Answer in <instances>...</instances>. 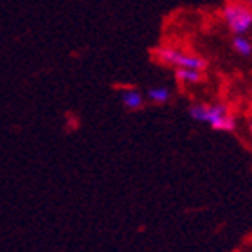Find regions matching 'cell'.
Segmentation results:
<instances>
[{
  "instance_id": "6da1fadb",
  "label": "cell",
  "mask_w": 252,
  "mask_h": 252,
  "mask_svg": "<svg viewBox=\"0 0 252 252\" xmlns=\"http://www.w3.org/2000/svg\"><path fill=\"white\" fill-rule=\"evenodd\" d=\"M189 116L196 123H205L216 131H234L236 117L225 103H194L189 106Z\"/></svg>"
},
{
  "instance_id": "7a4b0ae2",
  "label": "cell",
  "mask_w": 252,
  "mask_h": 252,
  "mask_svg": "<svg viewBox=\"0 0 252 252\" xmlns=\"http://www.w3.org/2000/svg\"><path fill=\"white\" fill-rule=\"evenodd\" d=\"M221 18L232 34H247L252 29V9L242 0L227 2L221 9Z\"/></svg>"
},
{
  "instance_id": "3957f363",
  "label": "cell",
  "mask_w": 252,
  "mask_h": 252,
  "mask_svg": "<svg viewBox=\"0 0 252 252\" xmlns=\"http://www.w3.org/2000/svg\"><path fill=\"white\" fill-rule=\"evenodd\" d=\"M155 58L164 65H171L175 68H194V70H202V72L207 68V60L205 58H202L198 54L180 51L177 47L155 49Z\"/></svg>"
},
{
  "instance_id": "277c9868",
  "label": "cell",
  "mask_w": 252,
  "mask_h": 252,
  "mask_svg": "<svg viewBox=\"0 0 252 252\" xmlns=\"http://www.w3.org/2000/svg\"><path fill=\"white\" fill-rule=\"evenodd\" d=\"M121 103L126 110L135 112L139 108H142V105H144V95L135 89H126L121 92Z\"/></svg>"
},
{
  "instance_id": "5b68a950",
  "label": "cell",
  "mask_w": 252,
  "mask_h": 252,
  "mask_svg": "<svg viewBox=\"0 0 252 252\" xmlns=\"http://www.w3.org/2000/svg\"><path fill=\"white\" fill-rule=\"evenodd\" d=\"M175 78L182 85H198L204 79V72L194 68H175Z\"/></svg>"
},
{
  "instance_id": "8992f818",
  "label": "cell",
  "mask_w": 252,
  "mask_h": 252,
  "mask_svg": "<svg viewBox=\"0 0 252 252\" xmlns=\"http://www.w3.org/2000/svg\"><path fill=\"white\" fill-rule=\"evenodd\" d=\"M146 97L155 105H164V103H168L171 99V90L168 87H162V85L160 87H152V89H148Z\"/></svg>"
},
{
  "instance_id": "52a82bcc",
  "label": "cell",
  "mask_w": 252,
  "mask_h": 252,
  "mask_svg": "<svg viewBox=\"0 0 252 252\" xmlns=\"http://www.w3.org/2000/svg\"><path fill=\"white\" fill-rule=\"evenodd\" d=\"M232 49L236 51V54L249 58L252 56V42L247 38V34H234L232 38Z\"/></svg>"
},
{
  "instance_id": "ba28073f",
  "label": "cell",
  "mask_w": 252,
  "mask_h": 252,
  "mask_svg": "<svg viewBox=\"0 0 252 252\" xmlns=\"http://www.w3.org/2000/svg\"><path fill=\"white\" fill-rule=\"evenodd\" d=\"M242 2H243V4H247L249 7H251V9H252V0H242Z\"/></svg>"
},
{
  "instance_id": "9c48e42d",
  "label": "cell",
  "mask_w": 252,
  "mask_h": 252,
  "mask_svg": "<svg viewBox=\"0 0 252 252\" xmlns=\"http://www.w3.org/2000/svg\"><path fill=\"white\" fill-rule=\"evenodd\" d=\"M249 130H251V137H252V117H251V121H249Z\"/></svg>"
}]
</instances>
